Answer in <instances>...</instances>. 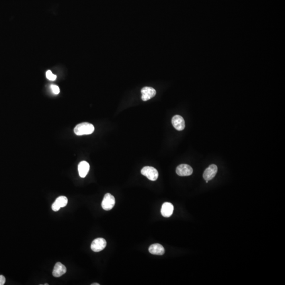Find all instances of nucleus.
I'll list each match as a JSON object with an SVG mask.
<instances>
[{"label":"nucleus","instance_id":"1","mask_svg":"<svg viewBox=\"0 0 285 285\" xmlns=\"http://www.w3.org/2000/svg\"><path fill=\"white\" fill-rule=\"evenodd\" d=\"M94 131V125L90 123L86 122L79 124L74 128V132L78 136L89 135L92 133Z\"/></svg>","mask_w":285,"mask_h":285},{"label":"nucleus","instance_id":"2","mask_svg":"<svg viewBox=\"0 0 285 285\" xmlns=\"http://www.w3.org/2000/svg\"><path fill=\"white\" fill-rule=\"evenodd\" d=\"M142 175L145 176L149 180L155 181L158 177V172L156 168L151 166H145L141 169Z\"/></svg>","mask_w":285,"mask_h":285},{"label":"nucleus","instance_id":"3","mask_svg":"<svg viewBox=\"0 0 285 285\" xmlns=\"http://www.w3.org/2000/svg\"><path fill=\"white\" fill-rule=\"evenodd\" d=\"M115 204V199L114 196L110 193L106 194L102 203V209L106 211H109L113 209Z\"/></svg>","mask_w":285,"mask_h":285},{"label":"nucleus","instance_id":"4","mask_svg":"<svg viewBox=\"0 0 285 285\" xmlns=\"http://www.w3.org/2000/svg\"><path fill=\"white\" fill-rule=\"evenodd\" d=\"M106 245L107 242L105 239L102 238H97L92 241L91 244V249L92 251L98 252L102 251L103 249H104Z\"/></svg>","mask_w":285,"mask_h":285},{"label":"nucleus","instance_id":"5","mask_svg":"<svg viewBox=\"0 0 285 285\" xmlns=\"http://www.w3.org/2000/svg\"><path fill=\"white\" fill-rule=\"evenodd\" d=\"M176 172L181 176H186L193 173V169L190 165L183 164L178 166L176 169Z\"/></svg>","mask_w":285,"mask_h":285},{"label":"nucleus","instance_id":"6","mask_svg":"<svg viewBox=\"0 0 285 285\" xmlns=\"http://www.w3.org/2000/svg\"><path fill=\"white\" fill-rule=\"evenodd\" d=\"M217 172V165L215 164L210 165L204 171L203 177L205 180L209 181L215 178Z\"/></svg>","mask_w":285,"mask_h":285},{"label":"nucleus","instance_id":"7","mask_svg":"<svg viewBox=\"0 0 285 285\" xmlns=\"http://www.w3.org/2000/svg\"><path fill=\"white\" fill-rule=\"evenodd\" d=\"M141 100L143 101H147L154 97L156 92L153 88L149 87H145L141 90Z\"/></svg>","mask_w":285,"mask_h":285},{"label":"nucleus","instance_id":"8","mask_svg":"<svg viewBox=\"0 0 285 285\" xmlns=\"http://www.w3.org/2000/svg\"><path fill=\"white\" fill-rule=\"evenodd\" d=\"M68 203V199L65 196H60L56 199L55 202L52 205V210L54 211H58L60 208H63Z\"/></svg>","mask_w":285,"mask_h":285},{"label":"nucleus","instance_id":"9","mask_svg":"<svg viewBox=\"0 0 285 285\" xmlns=\"http://www.w3.org/2000/svg\"><path fill=\"white\" fill-rule=\"evenodd\" d=\"M172 123L174 127L178 131H183L185 128V121L180 115H175L172 119Z\"/></svg>","mask_w":285,"mask_h":285},{"label":"nucleus","instance_id":"10","mask_svg":"<svg viewBox=\"0 0 285 285\" xmlns=\"http://www.w3.org/2000/svg\"><path fill=\"white\" fill-rule=\"evenodd\" d=\"M67 272V268L65 265L58 262L55 264L53 271V275L55 277H60Z\"/></svg>","mask_w":285,"mask_h":285},{"label":"nucleus","instance_id":"11","mask_svg":"<svg viewBox=\"0 0 285 285\" xmlns=\"http://www.w3.org/2000/svg\"><path fill=\"white\" fill-rule=\"evenodd\" d=\"M174 207L171 203L165 202L163 204L161 208V214L164 217H168L172 215Z\"/></svg>","mask_w":285,"mask_h":285},{"label":"nucleus","instance_id":"12","mask_svg":"<svg viewBox=\"0 0 285 285\" xmlns=\"http://www.w3.org/2000/svg\"><path fill=\"white\" fill-rule=\"evenodd\" d=\"M78 169L79 176L82 178H85L89 172L90 165L86 161H81L79 164Z\"/></svg>","mask_w":285,"mask_h":285},{"label":"nucleus","instance_id":"13","mask_svg":"<svg viewBox=\"0 0 285 285\" xmlns=\"http://www.w3.org/2000/svg\"><path fill=\"white\" fill-rule=\"evenodd\" d=\"M149 250L151 254L155 255H163L165 252L164 247L158 243L152 244L149 247Z\"/></svg>","mask_w":285,"mask_h":285},{"label":"nucleus","instance_id":"14","mask_svg":"<svg viewBox=\"0 0 285 285\" xmlns=\"http://www.w3.org/2000/svg\"><path fill=\"white\" fill-rule=\"evenodd\" d=\"M46 77L49 80L54 81L57 78V76L53 74L51 70H48L46 72Z\"/></svg>","mask_w":285,"mask_h":285},{"label":"nucleus","instance_id":"15","mask_svg":"<svg viewBox=\"0 0 285 285\" xmlns=\"http://www.w3.org/2000/svg\"><path fill=\"white\" fill-rule=\"evenodd\" d=\"M51 89L52 90L53 94L55 95H58L60 92V89L59 87L56 85H51Z\"/></svg>","mask_w":285,"mask_h":285},{"label":"nucleus","instance_id":"16","mask_svg":"<svg viewBox=\"0 0 285 285\" xmlns=\"http://www.w3.org/2000/svg\"><path fill=\"white\" fill-rule=\"evenodd\" d=\"M5 281L6 279H5V277L3 275H0V285H4Z\"/></svg>","mask_w":285,"mask_h":285},{"label":"nucleus","instance_id":"17","mask_svg":"<svg viewBox=\"0 0 285 285\" xmlns=\"http://www.w3.org/2000/svg\"><path fill=\"white\" fill-rule=\"evenodd\" d=\"M92 285H100V284L97 283H94V284H92Z\"/></svg>","mask_w":285,"mask_h":285}]
</instances>
